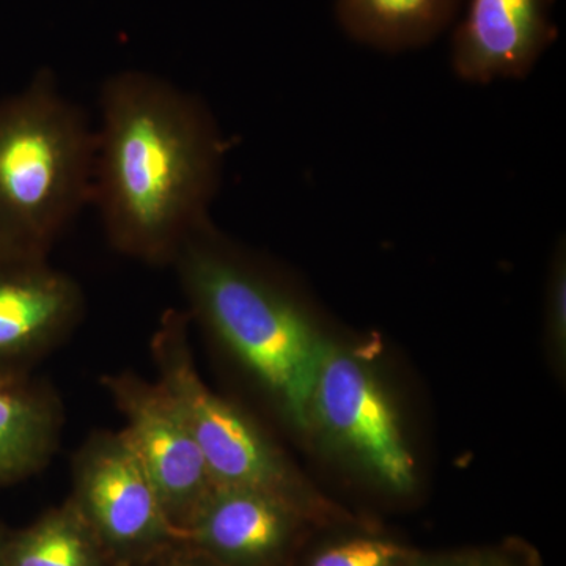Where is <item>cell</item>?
<instances>
[{"label": "cell", "instance_id": "9", "mask_svg": "<svg viewBox=\"0 0 566 566\" xmlns=\"http://www.w3.org/2000/svg\"><path fill=\"white\" fill-rule=\"evenodd\" d=\"M551 0H471L453 35L452 63L461 80L526 76L556 39Z\"/></svg>", "mask_w": 566, "mask_h": 566}, {"label": "cell", "instance_id": "13", "mask_svg": "<svg viewBox=\"0 0 566 566\" xmlns=\"http://www.w3.org/2000/svg\"><path fill=\"white\" fill-rule=\"evenodd\" d=\"M6 566H98L93 534L71 502L6 547Z\"/></svg>", "mask_w": 566, "mask_h": 566}, {"label": "cell", "instance_id": "5", "mask_svg": "<svg viewBox=\"0 0 566 566\" xmlns=\"http://www.w3.org/2000/svg\"><path fill=\"white\" fill-rule=\"evenodd\" d=\"M394 493L416 485V463L397 412L371 368L327 340L308 401V431Z\"/></svg>", "mask_w": 566, "mask_h": 566}, {"label": "cell", "instance_id": "18", "mask_svg": "<svg viewBox=\"0 0 566 566\" xmlns=\"http://www.w3.org/2000/svg\"><path fill=\"white\" fill-rule=\"evenodd\" d=\"M180 566H192V565H180Z\"/></svg>", "mask_w": 566, "mask_h": 566}, {"label": "cell", "instance_id": "1", "mask_svg": "<svg viewBox=\"0 0 566 566\" xmlns=\"http://www.w3.org/2000/svg\"><path fill=\"white\" fill-rule=\"evenodd\" d=\"M223 155L221 129L199 96L145 71L107 77L92 200L112 248L153 266L172 264L210 221Z\"/></svg>", "mask_w": 566, "mask_h": 566}, {"label": "cell", "instance_id": "12", "mask_svg": "<svg viewBox=\"0 0 566 566\" xmlns=\"http://www.w3.org/2000/svg\"><path fill=\"white\" fill-rule=\"evenodd\" d=\"M460 0H337V17L354 40L382 51L423 46L444 31Z\"/></svg>", "mask_w": 566, "mask_h": 566}, {"label": "cell", "instance_id": "6", "mask_svg": "<svg viewBox=\"0 0 566 566\" xmlns=\"http://www.w3.org/2000/svg\"><path fill=\"white\" fill-rule=\"evenodd\" d=\"M103 386L125 419L123 434L182 535L216 486L185 417L159 381L122 371L103 376Z\"/></svg>", "mask_w": 566, "mask_h": 566}, {"label": "cell", "instance_id": "16", "mask_svg": "<svg viewBox=\"0 0 566 566\" xmlns=\"http://www.w3.org/2000/svg\"><path fill=\"white\" fill-rule=\"evenodd\" d=\"M6 543L0 542V566H6Z\"/></svg>", "mask_w": 566, "mask_h": 566}, {"label": "cell", "instance_id": "17", "mask_svg": "<svg viewBox=\"0 0 566 566\" xmlns=\"http://www.w3.org/2000/svg\"><path fill=\"white\" fill-rule=\"evenodd\" d=\"M449 566H488V565H480V564H457V565H449Z\"/></svg>", "mask_w": 566, "mask_h": 566}, {"label": "cell", "instance_id": "8", "mask_svg": "<svg viewBox=\"0 0 566 566\" xmlns=\"http://www.w3.org/2000/svg\"><path fill=\"white\" fill-rule=\"evenodd\" d=\"M84 293L46 262H0V379L29 367L69 337L84 315Z\"/></svg>", "mask_w": 566, "mask_h": 566}, {"label": "cell", "instance_id": "2", "mask_svg": "<svg viewBox=\"0 0 566 566\" xmlns=\"http://www.w3.org/2000/svg\"><path fill=\"white\" fill-rule=\"evenodd\" d=\"M172 264L191 314L259 379L286 419L308 431V401L327 338L303 305L211 221L182 243Z\"/></svg>", "mask_w": 566, "mask_h": 566}, {"label": "cell", "instance_id": "7", "mask_svg": "<svg viewBox=\"0 0 566 566\" xmlns=\"http://www.w3.org/2000/svg\"><path fill=\"white\" fill-rule=\"evenodd\" d=\"M73 482V505L82 520L115 549H145L182 536L123 431H98L82 446Z\"/></svg>", "mask_w": 566, "mask_h": 566}, {"label": "cell", "instance_id": "3", "mask_svg": "<svg viewBox=\"0 0 566 566\" xmlns=\"http://www.w3.org/2000/svg\"><path fill=\"white\" fill-rule=\"evenodd\" d=\"M95 129L40 71L0 102V262H46L92 200Z\"/></svg>", "mask_w": 566, "mask_h": 566}, {"label": "cell", "instance_id": "15", "mask_svg": "<svg viewBox=\"0 0 566 566\" xmlns=\"http://www.w3.org/2000/svg\"><path fill=\"white\" fill-rule=\"evenodd\" d=\"M547 327L557 352L565 353L566 344V270L564 249L557 252L547 293Z\"/></svg>", "mask_w": 566, "mask_h": 566}, {"label": "cell", "instance_id": "10", "mask_svg": "<svg viewBox=\"0 0 566 566\" xmlns=\"http://www.w3.org/2000/svg\"><path fill=\"white\" fill-rule=\"evenodd\" d=\"M296 506L251 488L218 486L182 531L223 560L259 565L281 553Z\"/></svg>", "mask_w": 566, "mask_h": 566}, {"label": "cell", "instance_id": "4", "mask_svg": "<svg viewBox=\"0 0 566 566\" xmlns=\"http://www.w3.org/2000/svg\"><path fill=\"white\" fill-rule=\"evenodd\" d=\"M188 327V315L167 311L153 335L151 354L158 381L185 417L212 482L263 491L296 506L303 480L248 416L205 385L193 363Z\"/></svg>", "mask_w": 566, "mask_h": 566}, {"label": "cell", "instance_id": "11", "mask_svg": "<svg viewBox=\"0 0 566 566\" xmlns=\"http://www.w3.org/2000/svg\"><path fill=\"white\" fill-rule=\"evenodd\" d=\"M62 424L54 390L28 376L0 379V486L29 479L50 463Z\"/></svg>", "mask_w": 566, "mask_h": 566}, {"label": "cell", "instance_id": "14", "mask_svg": "<svg viewBox=\"0 0 566 566\" xmlns=\"http://www.w3.org/2000/svg\"><path fill=\"white\" fill-rule=\"evenodd\" d=\"M405 551L385 539L357 538L316 554L311 566H397Z\"/></svg>", "mask_w": 566, "mask_h": 566}]
</instances>
